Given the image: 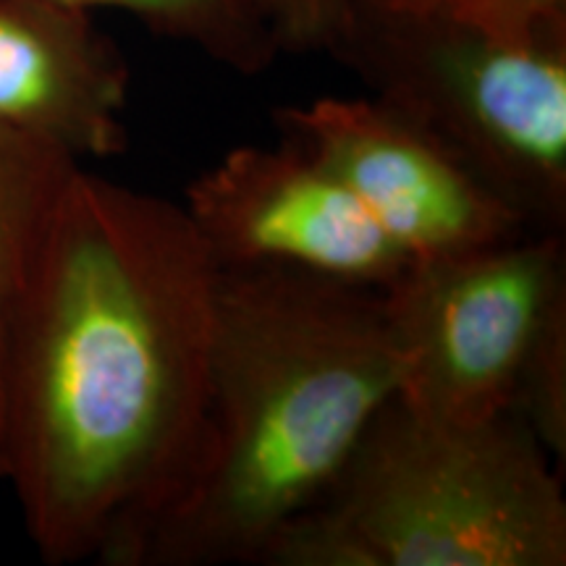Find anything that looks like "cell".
<instances>
[{"mask_svg":"<svg viewBox=\"0 0 566 566\" xmlns=\"http://www.w3.org/2000/svg\"><path fill=\"white\" fill-rule=\"evenodd\" d=\"M384 289L218 268L202 412L126 566L263 564L399 391Z\"/></svg>","mask_w":566,"mask_h":566,"instance_id":"obj_2","label":"cell"},{"mask_svg":"<svg viewBox=\"0 0 566 566\" xmlns=\"http://www.w3.org/2000/svg\"><path fill=\"white\" fill-rule=\"evenodd\" d=\"M556 459L514 412L459 422L394 396L265 566H564Z\"/></svg>","mask_w":566,"mask_h":566,"instance_id":"obj_3","label":"cell"},{"mask_svg":"<svg viewBox=\"0 0 566 566\" xmlns=\"http://www.w3.org/2000/svg\"><path fill=\"white\" fill-rule=\"evenodd\" d=\"M129 66L92 11L66 0H0V124L74 158L129 142Z\"/></svg>","mask_w":566,"mask_h":566,"instance_id":"obj_8","label":"cell"},{"mask_svg":"<svg viewBox=\"0 0 566 566\" xmlns=\"http://www.w3.org/2000/svg\"><path fill=\"white\" fill-rule=\"evenodd\" d=\"M328 55L537 231L566 226V21L501 38L457 6L344 0Z\"/></svg>","mask_w":566,"mask_h":566,"instance_id":"obj_4","label":"cell"},{"mask_svg":"<svg viewBox=\"0 0 566 566\" xmlns=\"http://www.w3.org/2000/svg\"><path fill=\"white\" fill-rule=\"evenodd\" d=\"M399 391L415 412L475 422L514 412L537 344L566 321L562 231L412 263L384 289Z\"/></svg>","mask_w":566,"mask_h":566,"instance_id":"obj_5","label":"cell"},{"mask_svg":"<svg viewBox=\"0 0 566 566\" xmlns=\"http://www.w3.org/2000/svg\"><path fill=\"white\" fill-rule=\"evenodd\" d=\"M420 3H446V6H457V3H462V0H420Z\"/></svg>","mask_w":566,"mask_h":566,"instance_id":"obj_13","label":"cell"},{"mask_svg":"<svg viewBox=\"0 0 566 566\" xmlns=\"http://www.w3.org/2000/svg\"><path fill=\"white\" fill-rule=\"evenodd\" d=\"M80 158L0 124V346Z\"/></svg>","mask_w":566,"mask_h":566,"instance_id":"obj_9","label":"cell"},{"mask_svg":"<svg viewBox=\"0 0 566 566\" xmlns=\"http://www.w3.org/2000/svg\"><path fill=\"white\" fill-rule=\"evenodd\" d=\"M457 9L501 38H533L566 21V0H462Z\"/></svg>","mask_w":566,"mask_h":566,"instance_id":"obj_12","label":"cell"},{"mask_svg":"<svg viewBox=\"0 0 566 566\" xmlns=\"http://www.w3.org/2000/svg\"><path fill=\"white\" fill-rule=\"evenodd\" d=\"M283 145L325 168L409 265L530 229L512 205L405 113L375 97H317L273 113Z\"/></svg>","mask_w":566,"mask_h":566,"instance_id":"obj_6","label":"cell"},{"mask_svg":"<svg viewBox=\"0 0 566 566\" xmlns=\"http://www.w3.org/2000/svg\"><path fill=\"white\" fill-rule=\"evenodd\" d=\"M82 9L124 11L158 38L184 42L239 74L271 66L279 45L258 0H66Z\"/></svg>","mask_w":566,"mask_h":566,"instance_id":"obj_10","label":"cell"},{"mask_svg":"<svg viewBox=\"0 0 566 566\" xmlns=\"http://www.w3.org/2000/svg\"><path fill=\"white\" fill-rule=\"evenodd\" d=\"M181 208L216 268H294L367 289H388L409 268L363 205L283 142L226 153Z\"/></svg>","mask_w":566,"mask_h":566,"instance_id":"obj_7","label":"cell"},{"mask_svg":"<svg viewBox=\"0 0 566 566\" xmlns=\"http://www.w3.org/2000/svg\"><path fill=\"white\" fill-rule=\"evenodd\" d=\"M216 275L179 202L71 176L0 346V478L48 564L126 566L200 420Z\"/></svg>","mask_w":566,"mask_h":566,"instance_id":"obj_1","label":"cell"},{"mask_svg":"<svg viewBox=\"0 0 566 566\" xmlns=\"http://www.w3.org/2000/svg\"><path fill=\"white\" fill-rule=\"evenodd\" d=\"M279 53H325L344 0H258Z\"/></svg>","mask_w":566,"mask_h":566,"instance_id":"obj_11","label":"cell"}]
</instances>
